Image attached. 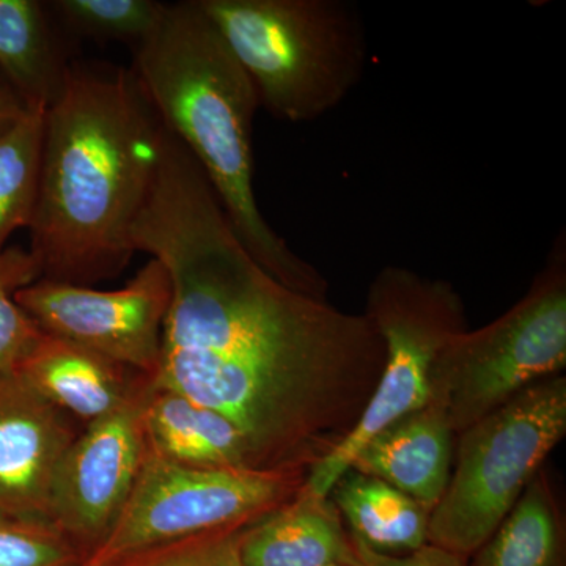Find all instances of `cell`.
<instances>
[{
  "mask_svg": "<svg viewBox=\"0 0 566 566\" xmlns=\"http://www.w3.org/2000/svg\"><path fill=\"white\" fill-rule=\"evenodd\" d=\"M133 73L159 120L199 164L245 251L283 285L327 300L322 271L260 211L252 151L259 96L197 0L166 7L150 39L134 50Z\"/></svg>",
  "mask_w": 566,
  "mask_h": 566,
  "instance_id": "cell-3",
  "label": "cell"
},
{
  "mask_svg": "<svg viewBox=\"0 0 566 566\" xmlns=\"http://www.w3.org/2000/svg\"><path fill=\"white\" fill-rule=\"evenodd\" d=\"M70 65L44 3L0 0V69L25 107L46 111L52 106L63 91Z\"/></svg>",
  "mask_w": 566,
  "mask_h": 566,
  "instance_id": "cell-16",
  "label": "cell"
},
{
  "mask_svg": "<svg viewBox=\"0 0 566 566\" xmlns=\"http://www.w3.org/2000/svg\"><path fill=\"white\" fill-rule=\"evenodd\" d=\"M453 438L444 409L430 403L365 442L349 469L382 480L433 512L452 472Z\"/></svg>",
  "mask_w": 566,
  "mask_h": 566,
  "instance_id": "cell-13",
  "label": "cell"
},
{
  "mask_svg": "<svg viewBox=\"0 0 566 566\" xmlns=\"http://www.w3.org/2000/svg\"><path fill=\"white\" fill-rule=\"evenodd\" d=\"M305 474L192 468L148 449L111 534L82 566L122 558L212 532L244 528L292 501Z\"/></svg>",
  "mask_w": 566,
  "mask_h": 566,
  "instance_id": "cell-8",
  "label": "cell"
},
{
  "mask_svg": "<svg viewBox=\"0 0 566 566\" xmlns=\"http://www.w3.org/2000/svg\"><path fill=\"white\" fill-rule=\"evenodd\" d=\"M244 528L212 532L153 547L107 566H241L240 542Z\"/></svg>",
  "mask_w": 566,
  "mask_h": 566,
  "instance_id": "cell-23",
  "label": "cell"
},
{
  "mask_svg": "<svg viewBox=\"0 0 566 566\" xmlns=\"http://www.w3.org/2000/svg\"><path fill=\"white\" fill-rule=\"evenodd\" d=\"M140 412L148 449L156 455L192 468L252 469L241 431L191 398L148 382Z\"/></svg>",
  "mask_w": 566,
  "mask_h": 566,
  "instance_id": "cell-15",
  "label": "cell"
},
{
  "mask_svg": "<svg viewBox=\"0 0 566 566\" xmlns=\"http://www.w3.org/2000/svg\"><path fill=\"white\" fill-rule=\"evenodd\" d=\"M566 365V243L558 234L528 292L504 315L446 346L433 379V401L455 434L554 378Z\"/></svg>",
  "mask_w": 566,
  "mask_h": 566,
  "instance_id": "cell-7",
  "label": "cell"
},
{
  "mask_svg": "<svg viewBox=\"0 0 566 566\" xmlns=\"http://www.w3.org/2000/svg\"><path fill=\"white\" fill-rule=\"evenodd\" d=\"M248 74L260 107L308 123L363 80L367 32L349 0H197Z\"/></svg>",
  "mask_w": 566,
  "mask_h": 566,
  "instance_id": "cell-4",
  "label": "cell"
},
{
  "mask_svg": "<svg viewBox=\"0 0 566 566\" xmlns=\"http://www.w3.org/2000/svg\"><path fill=\"white\" fill-rule=\"evenodd\" d=\"M240 560L241 566H360L337 506L303 488L244 528Z\"/></svg>",
  "mask_w": 566,
  "mask_h": 566,
  "instance_id": "cell-14",
  "label": "cell"
},
{
  "mask_svg": "<svg viewBox=\"0 0 566 566\" xmlns=\"http://www.w3.org/2000/svg\"><path fill=\"white\" fill-rule=\"evenodd\" d=\"M471 557L468 566H566L564 513L543 469Z\"/></svg>",
  "mask_w": 566,
  "mask_h": 566,
  "instance_id": "cell-18",
  "label": "cell"
},
{
  "mask_svg": "<svg viewBox=\"0 0 566 566\" xmlns=\"http://www.w3.org/2000/svg\"><path fill=\"white\" fill-rule=\"evenodd\" d=\"M352 538L360 566H468V558L430 543L406 556H387L375 553L354 536Z\"/></svg>",
  "mask_w": 566,
  "mask_h": 566,
  "instance_id": "cell-24",
  "label": "cell"
},
{
  "mask_svg": "<svg viewBox=\"0 0 566 566\" xmlns=\"http://www.w3.org/2000/svg\"><path fill=\"white\" fill-rule=\"evenodd\" d=\"M25 112L28 107L18 98L17 93L11 91L7 82L0 81V134L20 122Z\"/></svg>",
  "mask_w": 566,
  "mask_h": 566,
  "instance_id": "cell-25",
  "label": "cell"
},
{
  "mask_svg": "<svg viewBox=\"0 0 566 566\" xmlns=\"http://www.w3.org/2000/svg\"><path fill=\"white\" fill-rule=\"evenodd\" d=\"M39 263L31 251L6 248L0 252V382L20 374L44 333L14 296L40 281Z\"/></svg>",
  "mask_w": 566,
  "mask_h": 566,
  "instance_id": "cell-21",
  "label": "cell"
},
{
  "mask_svg": "<svg viewBox=\"0 0 566 566\" xmlns=\"http://www.w3.org/2000/svg\"><path fill=\"white\" fill-rule=\"evenodd\" d=\"M161 134L133 70L71 63L61 95L44 112L29 226L43 281L92 286L128 266Z\"/></svg>",
  "mask_w": 566,
  "mask_h": 566,
  "instance_id": "cell-2",
  "label": "cell"
},
{
  "mask_svg": "<svg viewBox=\"0 0 566 566\" xmlns=\"http://www.w3.org/2000/svg\"><path fill=\"white\" fill-rule=\"evenodd\" d=\"M144 395L120 411L85 424L59 465L50 521L76 545L84 562L111 534L147 457L140 412Z\"/></svg>",
  "mask_w": 566,
  "mask_h": 566,
  "instance_id": "cell-10",
  "label": "cell"
},
{
  "mask_svg": "<svg viewBox=\"0 0 566 566\" xmlns=\"http://www.w3.org/2000/svg\"><path fill=\"white\" fill-rule=\"evenodd\" d=\"M364 314L385 345V370L356 428L308 469L303 490L316 497H329L365 442L433 401L439 357L468 331L464 301L452 283L394 264L368 285Z\"/></svg>",
  "mask_w": 566,
  "mask_h": 566,
  "instance_id": "cell-6",
  "label": "cell"
},
{
  "mask_svg": "<svg viewBox=\"0 0 566 566\" xmlns=\"http://www.w3.org/2000/svg\"><path fill=\"white\" fill-rule=\"evenodd\" d=\"M18 376L44 400L85 424L139 400L150 382L125 365L46 333Z\"/></svg>",
  "mask_w": 566,
  "mask_h": 566,
  "instance_id": "cell-12",
  "label": "cell"
},
{
  "mask_svg": "<svg viewBox=\"0 0 566 566\" xmlns=\"http://www.w3.org/2000/svg\"><path fill=\"white\" fill-rule=\"evenodd\" d=\"M73 422L20 376L0 382V515L50 521L59 465L80 434Z\"/></svg>",
  "mask_w": 566,
  "mask_h": 566,
  "instance_id": "cell-11",
  "label": "cell"
},
{
  "mask_svg": "<svg viewBox=\"0 0 566 566\" xmlns=\"http://www.w3.org/2000/svg\"><path fill=\"white\" fill-rule=\"evenodd\" d=\"M43 333L65 338L153 378L172 300L169 273L151 259L118 290L40 281L14 296Z\"/></svg>",
  "mask_w": 566,
  "mask_h": 566,
  "instance_id": "cell-9",
  "label": "cell"
},
{
  "mask_svg": "<svg viewBox=\"0 0 566 566\" xmlns=\"http://www.w3.org/2000/svg\"><path fill=\"white\" fill-rule=\"evenodd\" d=\"M329 499L349 535L375 553L406 556L428 543L431 510L376 476L349 469Z\"/></svg>",
  "mask_w": 566,
  "mask_h": 566,
  "instance_id": "cell-17",
  "label": "cell"
},
{
  "mask_svg": "<svg viewBox=\"0 0 566 566\" xmlns=\"http://www.w3.org/2000/svg\"><path fill=\"white\" fill-rule=\"evenodd\" d=\"M132 238L172 285L151 385L227 417L255 471L307 475L374 397L386 360L374 324L260 266L199 164L164 125Z\"/></svg>",
  "mask_w": 566,
  "mask_h": 566,
  "instance_id": "cell-1",
  "label": "cell"
},
{
  "mask_svg": "<svg viewBox=\"0 0 566 566\" xmlns=\"http://www.w3.org/2000/svg\"><path fill=\"white\" fill-rule=\"evenodd\" d=\"M566 434V378L545 379L458 433L428 543L469 558L501 526Z\"/></svg>",
  "mask_w": 566,
  "mask_h": 566,
  "instance_id": "cell-5",
  "label": "cell"
},
{
  "mask_svg": "<svg viewBox=\"0 0 566 566\" xmlns=\"http://www.w3.org/2000/svg\"><path fill=\"white\" fill-rule=\"evenodd\" d=\"M44 109L28 107L21 120L0 134V252L11 234L29 229L35 210Z\"/></svg>",
  "mask_w": 566,
  "mask_h": 566,
  "instance_id": "cell-19",
  "label": "cell"
},
{
  "mask_svg": "<svg viewBox=\"0 0 566 566\" xmlns=\"http://www.w3.org/2000/svg\"><path fill=\"white\" fill-rule=\"evenodd\" d=\"M166 7L156 0H55L48 11L76 35L122 41L136 50L156 31Z\"/></svg>",
  "mask_w": 566,
  "mask_h": 566,
  "instance_id": "cell-20",
  "label": "cell"
},
{
  "mask_svg": "<svg viewBox=\"0 0 566 566\" xmlns=\"http://www.w3.org/2000/svg\"><path fill=\"white\" fill-rule=\"evenodd\" d=\"M76 545L50 521L0 515V566H82Z\"/></svg>",
  "mask_w": 566,
  "mask_h": 566,
  "instance_id": "cell-22",
  "label": "cell"
}]
</instances>
